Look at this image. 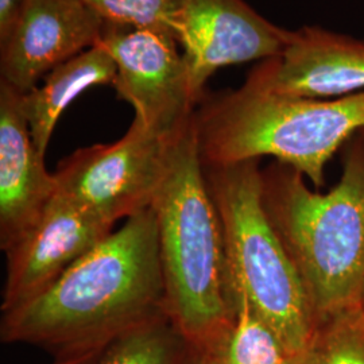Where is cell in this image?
<instances>
[{
  "mask_svg": "<svg viewBox=\"0 0 364 364\" xmlns=\"http://www.w3.org/2000/svg\"><path fill=\"white\" fill-rule=\"evenodd\" d=\"M168 316L156 215L131 216L26 304L1 312L3 343H23L55 359L105 350Z\"/></svg>",
  "mask_w": 364,
  "mask_h": 364,
  "instance_id": "obj_1",
  "label": "cell"
},
{
  "mask_svg": "<svg viewBox=\"0 0 364 364\" xmlns=\"http://www.w3.org/2000/svg\"><path fill=\"white\" fill-rule=\"evenodd\" d=\"M151 208L168 317L193 350L210 356L234 323L236 293L193 117L173 144Z\"/></svg>",
  "mask_w": 364,
  "mask_h": 364,
  "instance_id": "obj_2",
  "label": "cell"
},
{
  "mask_svg": "<svg viewBox=\"0 0 364 364\" xmlns=\"http://www.w3.org/2000/svg\"><path fill=\"white\" fill-rule=\"evenodd\" d=\"M193 122L203 165L273 156L321 186L326 164L364 130V92L309 99L274 93L247 78L237 90L203 97Z\"/></svg>",
  "mask_w": 364,
  "mask_h": 364,
  "instance_id": "obj_3",
  "label": "cell"
},
{
  "mask_svg": "<svg viewBox=\"0 0 364 364\" xmlns=\"http://www.w3.org/2000/svg\"><path fill=\"white\" fill-rule=\"evenodd\" d=\"M263 203L306 290L316 321L362 304L364 293V138L348 146L343 173L326 193L297 170H263Z\"/></svg>",
  "mask_w": 364,
  "mask_h": 364,
  "instance_id": "obj_4",
  "label": "cell"
},
{
  "mask_svg": "<svg viewBox=\"0 0 364 364\" xmlns=\"http://www.w3.org/2000/svg\"><path fill=\"white\" fill-rule=\"evenodd\" d=\"M220 216L235 293L272 326L291 360L305 352L316 317L299 272L263 203L259 159L205 166Z\"/></svg>",
  "mask_w": 364,
  "mask_h": 364,
  "instance_id": "obj_5",
  "label": "cell"
},
{
  "mask_svg": "<svg viewBox=\"0 0 364 364\" xmlns=\"http://www.w3.org/2000/svg\"><path fill=\"white\" fill-rule=\"evenodd\" d=\"M181 131L162 134L134 117L117 142L78 149L63 159L53 173L57 192L115 227L153 205Z\"/></svg>",
  "mask_w": 364,
  "mask_h": 364,
  "instance_id": "obj_6",
  "label": "cell"
},
{
  "mask_svg": "<svg viewBox=\"0 0 364 364\" xmlns=\"http://www.w3.org/2000/svg\"><path fill=\"white\" fill-rule=\"evenodd\" d=\"M97 45L117 65V96L147 129L171 135L192 120L200 99L174 33L105 23Z\"/></svg>",
  "mask_w": 364,
  "mask_h": 364,
  "instance_id": "obj_7",
  "label": "cell"
},
{
  "mask_svg": "<svg viewBox=\"0 0 364 364\" xmlns=\"http://www.w3.org/2000/svg\"><path fill=\"white\" fill-rule=\"evenodd\" d=\"M290 31L275 26L245 0H182L177 37L196 96L220 68L264 61L284 50Z\"/></svg>",
  "mask_w": 364,
  "mask_h": 364,
  "instance_id": "obj_8",
  "label": "cell"
},
{
  "mask_svg": "<svg viewBox=\"0 0 364 364\" xmlns=\"http://www.w3.org/2000/svg\"><path fill=\"white\" fill-rule=\"evenodd\" d=\"M112 231L114 225L57 192L38 221L4 251L1 312L38 297Z\"/></svg>",
  "mask_w": 364,
  "mask_h": 364,
  "instance_id": "obj_9",
  "label": "cell"
},
{
  "mask_svg": "<svg viewBox=\"0 0 364 364\" xmlns=\"http://www.w3.org/2000/svg\"><path fill=\"white\" fill-rule=\"evenodd\" d=\"M103 19L82 0H27L0 42V80L27 93L55 66L96 46Z\"/></svg>",
  "mask_w": 364,
  "mask_h": 364,
  "instance_id": "obj_10",
  "label": "cell"
},
{
  "mask_svg": "<svg viewBox=\"0 0 364 364\" xmlns=\"http://www.w3.org/2000/svg\"><path fill=\"white\" fill-rule=\"evenodd\" d=\"M248 80L267 91L309 99L364 92V41L321 27L290 31L284 50L264 60Z\"/></svg>",
  "mask_w": 364,
  "mask_h": 364,
  "instance_id": "obj_11",
  "label": "cell"
},
{
  "mask_svg": "<svg viewBox=\"0 0 364 364\" xmlns=\"http://www.w3.org/2000/svg\"><path fill=\"white\" fill-rule=\"evenodd\" d=\"M57 195L28 129L22 93L0 80V248L7 251Z\"/></svg>",
  "mask_w": 364,
  "mask_h": 364,
  "instance_id": "obj_12",
  "label": "cell"
},
{
  "mask_svg": "<svg viewBox=\"0 0 364 364\" xmlns=\"http://www.w3.org/2000/svg\"><path fill=\"white\" fill-rule=\"evenodd\" d=\"M117 65L102 46L96 45L64 64L55 66L41 87L22 93L23 112L33 142L45 156L58 119L84 91L96 85H112Z\"/></svg>",
  "mask_w": 364,
  "mask_h": 364,
  "instance_id": "obj_13",
  "label": "cell"
},
{
  "mask_svg": "<svg viewBox=\"0 0 364 364\" xmlns=\"http://www.w3.org/2000/svg\"><path fill=\"white\" fill-rule=\"evenodd\" d=\"M207 356V355H205ZM209 358L213 364H287V348L243 294H236L234 323Z\"/></svg>",
  "mask_w": 364,
  "mask_h": 364,
  "instance_id": "obj_14",
  "label": "cell"
},
{
  "mask_svg": "<svg viewBox=\"0 0 364 364\" xmlns=\"http://www.w3.org/2000/svg\"><path fill=\"white\" fill-rule=\"evenodd\" d=\"M192 347L168 316L114 340L97 364H188Z\"/></svg>",
  "mask_w": 364,
  "mask_h": 364,
  "instance_id": "obj_15",
  "label": "cell"
},
{
  "mask_svg": "<svg viewBox=\"0 0 364 364\" xmlns=\"http://www.w3.org/2000/svg\"><path fill=\"white\" fill-rule=\"evenodd\" d=\"M296 364H364L362 304L331 313L316 321L312 338Z\"/></svg>",
  "mask_w": 364,
  "mask_h": 364,
  "instance_id": "obj_16",
  "label": "cell"
},
{
  "mask_svg": "<svg viewBox=\"0 0 364 364\" xmlns=\"http://www.w3.org/2000/svg\"><path fill=\"white\" fill-rule=\"evenodd\" d=\"M105 23L162 28L177 36L182 0H82ZM178 38V37H177Z\"/></svg>",
  "mask_w": 364,
  "mask_h": 364,
  "instance_id": "obj_17",
  "label": "cell"
},
{
  "mask_svg": "<svg viewBox=\"0 0 364 364\" xmlns=\"http://www.w3.org/2000/svg\"><path fill=\"white\" fill-rule=\"evenodd\" d=\"M26 3L27 0H0V42L9 37Z\"/></svg>",
  "mask_w": 364,
  "mask_h": 364,
  "instance_id": "obj_18",
  "label": "cell"
},
{
  "mask_svg": "<svg viewBox=\"0 0 364 364\" xmlns=\"http://www.w3.org/2000/svg\"><path fill=\"white\" fill-rule=\"evenodd\" d=\"M105 350H97V351L87 352V353H80V355H73V356H66V358H60L55 359L53 364H97L99 358L102 352Z\"/></svg>",
  "mask_w": 364,
  "mask_h": 364,
  "instance_id": "obj_19",
  "label": "cell"
},
{
  "mask_svg": "<svg viewBox=\"0 0 364 364\" xmlns=\"http://www.w3.org/2000/svg\"><path fill=\"white\" fill-rule=\"evenodd\" d=\"M188 364H213V362L205 355H203V353H200V352H197L192 348V355H191V359H189Z\"/></svg>",
  "mask_w": 364,
  "mask_h": 364,
  "instance_id": "obj_20",
  "label": "cell"
},
{
  "mask_svg": "<svg viewBox=\"0 0 364 364\" xmlns=\"http://www.w3.org/2000/svg\"><path fill=\"white\" fill-rule=\"evenodd\" d=\"M287 364H296V362L294 360H289Z\"/></svg>",
  "mask_w": 364,
  "mask_h": 364,
  "instance_id": "obj_21",
  "label": "cell"
},
{
  "mask_svg": "<svg viewBox=\"0 0 364 364\" xmlns=\"http://www.w3.org/2000/svg\"><path fill=\"white\" fill-rule=\"evenodd\" d=\"M362 306H363V309H364V293H363V297H362Z\"/></svg>",
  "mask_w": 364,
  "mask_h": 364,
  "instance_id": "obj_22",
  "label": "cell"
},
{
  "mask_svg": "<svg viewBox=\"0 0 364 364\" xmlns=\"http://www.w3.org/2000/svg\"><path fill=\"white\" fill-rule=\"evenodd\" d=\"M360 134H362V135H363V138H364V130L362 131V132H360Z\"/></svg>",
  "mask_w": 364,
  "mask_h": 364,
  "instance_id": "obj_23",
  "label": "cell"
}]
</instances>
